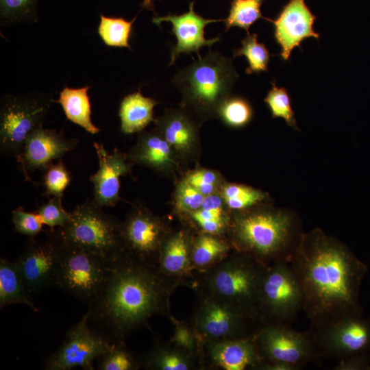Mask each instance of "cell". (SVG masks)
Wrapping results in <instances>:
<instances>
[{
  "mask_svg": "<svg viewBox=\"0 0 370 370\" xmlns=\"http://www.w3.org/2000/svg\"><path fill=\"white\" fill-rule=\"evenodd\" d=\"M12 220L15 231L29 238L37 236L44 225L37 212H27L21 206L12 211Z\"/></svg>",
  "mask_w": 370,
  "mask_h": 370,
  "instance_id": "cell-40",
  "label": "cell"
},
{
  "mask_svg": "<svg viewBox=\"0 0 370 370\" xmlns=\"http://www.w3.org/2000/svg\"><path fill=\"white\" fill-rule=\"evenodd\" d=\"M233 234L238 246L256 261L290 262L304 232L298 214L268 201L239 211L234 217Z\"/></svg>",
  "mask_w": 370,
  "mask_h": 370,
  "instance_id": "cell-3",
  "label": "cell"
},
{
  "mask_svg": "<svg viewBox=\"0 0 370 370\" xmlns=\"http://www.w3.org/2000/svg\"><path fill=\"white\" fill-rule=\"evenodd\" d=\"M249 260H238L219 271L214 286L221 295L247 308L258 302L260 285L267 266H255Z\"/></svg>",
  "mask_w": 370,
  "mask_h": 370,
  "instance_id": "cell-17",
  "label": "cell"
},
{
  "mask_svg": "<svg viewBox=\"0 0 370 370\" xmlns=\"http://www.w3.org/2000/svg\"><path fill=\"white\" fill-rule=\"evenodd\" d=\"M334 370H370V355H356L339 360Z\"/></svg>",
  "mask_w": 370,
  "mask_h": 370,
  "instance_id": "cell-41",
  "label": "cell"
},
{
  "mask_svg": "<svg viewBox=\"0 0 370 370\" xmlns=\"http://www.w3.org/2000/svg\"><path fill=\"white\" fill-rule=\"evenodd\" d=\"M254 115L250 103L239 96L228 97L221 106L219 116L232 127H242L249 124Z\"/></svg>",
  "mask_w": 370,
  "mask_h": 370,
  "instance_id": "cell-31",
  "label": "cell"
},
{
  "mask_svg": "<svg viewBox=\"0 0 370 370\" xmlns=\"http://www.w3.org/2000/svg\"><path fill=\"white\" fill-rule=\"evenodd\" d=\"M158 102L140 91L125 96L119 108L121 131L126 134L140 132L153 120V108Z\"/></svg>",
  "mask_w": 370,
  "mask_h": 370,
  "instance_id": "cell-21",
  "label": "cell"
},
{
  "mask_svg": "<svg viewBox=\"0 0 370 370\" xmlns=\"http://www.w3.org/2000/svg\"><path fill=\"white\" fill-rule=\"evenodd\" d=\"M38 0H0L1 25L35 23L38 21Z\"/></svg>",
  "mask_w": 370,
  "mask_h": 370,
  "instance_id": "cell-29",
  "label": "cell"
},
{
  "mask_svg": "<svg viewBox=\"0 0 370 370\" xmlns=\"http://www.w3.org/2000/svg\"><path fill=\"white\" fill-rule=\"evenodd\" d=\"M176 340L179 344L184 346L190 345L191 338L188 332L184 329H180L176 334Z\"/></svg>",
  "mask_w": 370,
  "mask_h": 370,
  "instance_id": "cell-45",
  "label": "cell"
},
{
  "mask_svg": "<svg viewBox=\"0 0 370 370\" xmlns=\"http://www.w3.org/2000/svg\"><path fill=\"white\" fill-rule=\"evenodd\" d=\"M258 345L267 362L300 369L322 358L310 330L300 332L289 324L271 323L260 332Z\"/></svg>",
  "mask_w": 370,
  "mask_h": 370,
  "instance_id": "cell-10",
  "label": "cell"
},
{
  "mask_svg": "<svg viewBox=\"0 0 370 370\" xmlns=\"http://www.w3.org/2000/svg\"><path fill=\"white\" fill-rule=\"evenodd\" d=\"M77 144L76 139L66 138L62 132L45 129L40 125L27 135L21 151L15 158L25 180L34 183L30 176L33 172L42 171L53 161L62 159Z\"/></svg>",
  "mask_w": 370,
  "mask_h": 370,
  "instance_id": "cell-13",
  "label": "cell"
},
{
  "mask_svg": "<svg viewBox=\"0 0 370 370\" xmlns=\"http://www.w3.org/2000/svg\"><path fill=\"white\" fill-rule=\"evenodd\" d=\"M238 317L237 314H233L226 308L213 305L207 310L204 317L202 328L210 336H221L236 326Z\"/></svg>",
  "mask_w": 370,
  "mask_h": 370,
  "instance_id": "cell-32",
  "label": "cell"
},
{
  "mask_svg": "<svg viewBox=\"0 0 370 370\" xmlns=\"http://www.w3.org/2000/svg\"><path fill=\"white\" fill-rule=\"evenodd\" d=\"M316 16L312 14L305 0H290L273 20L266 18L274 27V37L281 47L280 56L288 60L295 47H300L301 42L309 37L319 38V34L313 29Z\"/></svg>",
  "mask_w": 370,
  "mask_h": 370,
  "instance_id": "cell-14",
  "label": "cell"
},
{
  "mask_svg": "<svg viewBox=\"0 0 370 370\" xmlns=\"http://www.w3.org/2000/svg\"><path fill=\"white\" fill-rule=\"evenodd\" d=\"M99 169L90 176L93 184V200L100 207H112L119 201L120 177L131 171L127 156L118 149L108 152L102 144L93 143Z\"/></svg>",
  "mask_w": 370,
  "mask_h": 370,
  "instance_id": "cell-16",
  "label": "cell"
},
{
  "mask_svg": "<svg viewBox=\"0 0 370 370\" xmlns=\"http://www.w3.org/2000/svg\"><path fill=\"white\" fill-rule=\"evenodd\" d=\"M204 197L205 196L184 179L178 184L175 190V206L182 212L191 213L201 208Z\"/></svg>",
  "mask_w": 370,
  "mask_h": 370,
  "instance_id": "cell-39",
  "label": "cell"
},
{
  "mask_svg": "<svg viewBox=\"0 0 370 370\" xmlns=\"http://www.w3.org/2000/svg\"><path fill=\"white\" fill-rule=\"evenodd\" d=\"M53 101L40 93L9 95L2 97L0 110L1 153L16 158L27 135L42 125Z\"/></svg>",
  "mask_w": 370,
  "mask_h": 370,
  "instance_id": "cell-6",
  "label": "cell"
},
{
  "mask_svg": "<svg viewBox=\"0 0 370 370\" xmlns=\"http://www.w3.org/2000/svg\"><path fill=\"white\" fill-rule=\"evenodd\" d=\"M62 199L51 197L49 200L38 208L36 212L40 216L44 225L51 230L56 227H61L69 221L71 214L62 206Z\"/></svg>",
  "mask_w": 370,
  "mask_h": 370,
  "instance_id": "cell-36",
  "label": "cell"
},
{
  "mask_svg": "<svg viewBox=\"0 0 370 370\" xmlns=\"http://www.w3.org/2000/svg\"><path fill=\"white\" fill-rule=\"evenodd\" d=\"M302 287L310 329L349 314H362L360 288L367 265L321 229L304 232L290 262Z\"/></svg>",
  "mask_w": 370,
  "mask_h": 370,
  "instance_id": "cell-1",
  "label": "cell"
},
{
  "mask_svg": "<svg viewBox=\"0 0 370 370\" xmlns=\"http://www.w3.org/2000/svg\"><path fill=\"white\" fill-rule=\"evenodd\" d=\"M141 8L147 10L154 12V3L153 0H143L141 3Z\"/></svg>",
  "mask_w": 370,
  "mask_h": 370,
  "instance_id": "cell-46",
  "label": "cell"
},
{
  "mask_svg": "<svg viewBox=\"0 0 370 370\" xmlns=\"http://www.w3.org/2000/svg\"><path fill=\"white\" fill-rule=\"evenodd\" d=\"M89 86L71 88L65 87L60 93L59 103L66 116L73 123L79 125L86 132L96 134L100 132L91 119V106L88 95Z\"/></svg>",
  "mask_w": 370,
  "mask_h": 370,
  "instance_id": "cell-24",
  "label": "cell"
},
{
  "mask_svg": "<svg viewBox=\"0 0 370 370\" xmlns=\"http://www.w3.org/2000/svg\"><path fill=\"white\" fill-rule=\"evenodd\" d=\"M156 363L164 370H186L188 366L180 357L174 354L162 355L155 360Z\"/></svg>",
  "mask_w": 370,
  "mask_h": 370,
  "instance_id": "cell-43",
  "label": "cell"
},
{
  "mask_svg": "<svg viewBox=\"0 0 370 370\" xmlns=\"http://www.w3.org/2000/svg\"><path fill=\"white\" fill-rule=\"evenodd\" d=\"M127 156L132 162L158 173L171 171L177 165V154L156 129L140 132Z\"/></svg>",
  "mask_w": 370,
  "mask_h": 370,
  "instance_id": "cell-19",
  "label": "cell"
},
{
  "mask_svg": "<svg viewBox=\"0 0 370 370\" xmlns=\"http://www.w3.org/2000/svg\"><path fill=\"white\" fill-rule=\"evenodd\" d=\"M264 101L267 104L273 119L282 118L286 123L295 130H299L290 96L284 87H278L275 81Z\"/></svg>",
  "mask_w": 370,
  "mask_h": 370,
  "instance_id": "cell-33",
  "label": "cell"
},
{
  "mask_svg": "<svg viewBox=\"0 0 370 370\" xmlns=\"http://www.w3.org/2000/svg\"><path fill=\"white\" fill-rule=\"evenodd\" d=\"M136 18V16L127 21L124 18L101 14L98 34L107 46L130 49L129 40Z\"/></svg>",
  "mask_w": 370,
  "mask_h": 370,
  "instance_id": "cell-26",
  "label": "cell"
},
{
  "mask_svg": "<svg viewBox=\"0 0 370 370\" xmlns=\"http://www.w3.org/2000/svg\"><path fill=\"white\" fill-rule=\"evenodd\" d=\"M112 263L62 241L56 286L88 306L104 287Z\"/></svg>",
  "mask_w": 370,
  "mask_h": 370,
  "instance_id": "cell-7",
  "label": "cell"
},
{
  "mask_svg": "<svg viewBox=\"0 0 370 370\" xmlns=\"http://www.w3.org/2000/svg\"><path fill=\"white\" fill-rule=\"evenodd\" d=\"M184 180L204 196L217 193L221 184L219 174L206 169H199L190 171L186 175Z\"/></svg>",
  "mask_w": 370,
  "mask_h": 370,
  "instance_id": "cell-38",
  "label": "cell"
},
{
  "mask_svg": "<svg viewBox=\"0 0 370 370\" xmlns=\"http://www.w3.org/2000/svg\"><path fill=\"white\" fill-rule=\"evenodd\" d=\"M264 0H232L229 14L223 20L225 32L232 27L244 29L249 34V27L258 19L264 18L260 8Z\"/></svg>",
  "mask_w": 370,
  "mask_h": 370,
  "instance_id": "cell-27",
  "label": "cell"
},
{
  "mask_svg": "<svg viewBox=\"0 0 370 370\" xmlns=\"http://www.w3.org/2000/svg\"><path fill=\"white\" fill-rule=\"evenodd\" d=\"M187 239L185 234L180 232L172 236L164 245L162 264L170 273H178L186 267L188 259Z\"/></svg>",
  "mask_w": 370,
  "mask_h": 370,
  "instance_id": "cell-30",
  "label": "cell"
},
{
  "mask_svg": "<svg viewBox=\"0 0 370 370\" xmlns=\"http://www.w3.org/2000/svg\"><path fill=\"white\" fill-rule=\"evenodd\" d=\"M226 249V245L219 239L209 235L201 236L195 245L193 260L198 266L208 264Z\"/></svg>",
  "mask_w": 370,
  "mask_h": 370,
  "instance_id": "cell-35",
  "label": "cell"
},
{
  "mask_svg": "<svg viewBox=\"0 0 370 370\" xmlns=\"http://www.w3.org/2000/svg\"><path fill=\"white\" fill-rule=\"evenodd\" d=\"M221 196L225 205L237 212L248 210L268 201L269 199V195L267 193L241 184L225 185Z\"/></svg>",
  "mask_w": 370,
  "mask_h": 370,
  "instance_id": "cell-25",
  "label": "cell"
},
{
  "mask_svg": "<svg viewBox=\"0 0 370 370\" xmlns=\"http://www.w3.org/2000/svg\"><path fill=\"white\" fill-rule=\"evenodd\" d=\"M42 184L47 197L62 198L64 192L71 181L69 171L65 166L62 159L56 163H51L42 171Z\"/></svg>",
  "mask_w": 370,
  "mask_h": 370,
  "instance_id": "cell-34",
  "label": "cell"
},
{
  "mask_svg": "<svg viewBox=\"0 0 370 370\" xmlns=\"http://www.w3.org/2000/svg\"><path fill=\"white\" fill-rule=\"evenodd\" d=\"M112 343L88 323V312L66 334L57 350L45 362L46 370H70L81 367L92 370L95 360L106 353Z\"/></svg>",
  "mask_w": 370,
  "mask_h": 370,
  "instance_id": "cell-11",
  "label": "cell"
},
{
  "mask_svg": "<svg viewBox=\"0 0 370 370\" xmlns=\"http://www.w3.org/2000/svg\"><path fill=\"white\" fill-rule=\"evenodd\" d=\"M310 330L321 357L370 355V319L362 314H347Z\"/></svg>",
  "mask_w": 370,
  "mask_h": 370,
  "instance_id": "cell-9",
  "label": "cell"
},
{
  "mask_svg": "<svg viewBox=\"0 0 370 370\" xmlns=\"http://www.w3.org/2000/svg\"><path fill=\"white\" fill-rule=\"evenodd\" d=\"M244 56L249 63L245 72L247 74L267 72L270 59L269 51L262 42L258 40L256 34H247L241 40V47L234 50L233 57Z\"/></svg>",
  "mask_w": 370,
  "mask_h": 370,
  "instance_id": "cell-28",
  "label": "cell"
},
{
  "mask_svg": "<svg viewBox=\"0 0 370 370\" xmlns=\"http://www.w3.org/2000/svg\"><path fill=\"white\" fill-rule=\"evenodd\" d=\"M224 19L206 18L199 15L194 10V1L189 3L188 10L182 14L156 15L152 22L160 26L164 21L172 25V32L177 39L172 47L169 66L173 65L181 53L195 52L200 58L199 49L205 46L210 47L220 40L219 37L206 39L204 36L205 27L211 23L223 21Z\"/></svg>",
  "mask_w": 370,
  "mask_h": 370,
  "instance_id": "cell-15",
  "label": "cell"
},
{
  "mask_svg": "<svg viewBox=\"0 0 370 370\" xmlns=\"http://www.w3.org/2000/svg\"><path fill=\"white\" fill-rule=\"evenodd\" d=\"M238 78L231 58L210 51L178 71L172 83L182 94V106L206 119L219 116Z\"/></svg>",
  "mask_w": 370,
  "mask_h": 370,
  "instance_id": "cell-4",
  "label": "cell"
},
{
  "mask_svg": "<svg viewBox=\"0 0 370 370\" xmlns=\"http://www.w3.org/2000/svg\"><path fill=\"white\" fill-rule=\"evenodd\" d=\"M62 247L58 231L50 230L44 240L30 238L16 260L32 296L56 285Z\"/></svg>",
  "mask_w": 370,
  "mask_h": 370,
  "instance_id": "cell-12",
  "label": "cell"
},
{
  "mask_svg": "<svg viewBox=\"0 0 370 370\" xmlns=\"http://www.w3.org/2000/svg\"><path fill=\"white\" fill-rule=\"evenodd\" d=\"M16 261L0 259V308L12 304H25L34 312L39 309L34 305Z\"/></svg>",
  "mask_w": 370,
  "mask_h": 370,
  "instance_id": "cell-22",
  "label": "cell"
},
{
  "mask_svg": "<svg viewBox=\"0 0 370 370\" xmlns=\"http://www.w3.org/2000/svg\"><path fill=\"white\" fill-rule=\"evenodd\" d=\"M304 293L299 279L288 262L266 267L259 291L258 303L273 321L289 324L303 310Z\"/></svg>",
  "mask_w": 370,
  "mask_h": 370,
  "instance_id": "cell-8",
  "label": "cell"
},
{
  "mask_svg": "<svg viewBox=\"0 0 370 370\" xmlns=\"http://www.w3.org/2000/svg\"><path fill=\"white\" fill-rule=\"evenodd\" d=\"M69 222L57 230L62 241L113 262L124 252L121 223L87 199L70 212Z\"/></svg>",
  "mask_w": 370,
  "mask_h": 370,
  "instance_id": "cell-5",
  "label": "cell"
},
{
  "mask_svg": "<svg viewBox=\"0 0 370 370\" xmlns=\"http://www.w3.org/2000/svg\"><path fill=\"white\" fill-rule=\"evenodd\" d=\"M223 204L225 202L222 196L214 193L205 196L200 208L209 211L219 217L225 218Z\"/></svg>",
  "mask_w": 370,
  "mask_h": 370,
  "instance_id": "cell-42",
  "label": "cell"
},
{
  "mask_svg": "<svg viewBox=\"0 0 370 370\" xmlns=\"http://www.w3.org/2000/svg\"><path fill=\"white\" fill-rule=\"evenodd\" d=\"M121 256L112 263L104 287L88 310L90 326L112 343L144 321L158 299L153 275L143 267L125 264Z\"/></svg>",
  "mask_w": 370,
  "mask_h": 370,
  "instance_id": "cell-2",
  "label": "cell"
},
{
  "mask_svg": "<svg viewBox=\"0 0 370 370\" xmlns=\"http://www.w3.org/2000/svg\"><path fill=\"white\" fill-rule=\"evenodd\" d=\"M214 360L226 370H243L257 362L258 354L254 343L240 338L214 345L212 349Z\"/></svg>",
  "mask_w": 370,
  "mask_h": 370,
  "instance_id": "cell-23",
  "label": "cell"
},
{
  "mask_svg": "<svg viewBox=\"0 0 370 370\" xmlns=\"http://www.w3.org/2000/svg\"><path fill=\"white\" fill-rule=\"evenodd\" d=\"M117 343L97 359V369L100 370H130L134 368L131 356Z\"/></svg>",
  "mask_w": 370,
  "mask_h": 370,
  "instance_id": "cell-37",
  "label": "cell"
},
{
  "mask_svg": "<svg viewBox=\"0 0 370 370\" xmlns=\"http://www.w3.org/2000/svg\"><path fill=\"white\" fill-rule=\"evenodd\" d=\"M156 130L169 143L177 156H186L198 141V127L190 115L182 110L168 109L155 121Z\"/></svg>",
  "mask_w": 370,
  "mask_h": 370,
  "instance_id": "cell-20",
  "label": "cell"
},
{
  "mask_svg": "<svg viewBox=\"0 0 370 370\" xmlns=\"http://www.w3.org/2000/svg\"><path fill=\"white\" fill-rule=\"evenodd\" d=\"M162 227L159 220L141 206H136L121 225L124 249L140 256H149L157 249Z\"/></svg>",
  "mask_w": 370,
  "mask_h": 370,
  "instance_id": "cell-18",
  "label": "cell"
},
{
  "mask_svg": "<svg viewBox=\"0 0 370 370\" xmlns=\"http://www.w3.org/2000/svg\"><path fill=\"white\" fill-rule=\"evenodd\" d=\"M197 223L204 232L211 234L219 232L225 225V223L217 221H199Z\"/></svg>",
  "mask_w": 370,
  "mask_h": 370,
  "instance_id": "cell-44",
  "label": "cell"
}]
</instances>
